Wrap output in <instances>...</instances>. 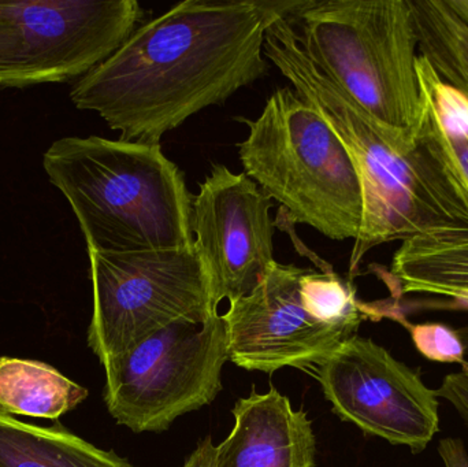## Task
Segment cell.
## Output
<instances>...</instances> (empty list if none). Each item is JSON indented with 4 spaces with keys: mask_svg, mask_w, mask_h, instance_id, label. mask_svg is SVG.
I'll use <instances>...</instances> for the list:
<instances>
[{
    "mask_svg": "<svg viewBox=\"0 0 468 467\" xmlns=\"http://www.w3.org/2000/svg\"><path fill=\"white\" fill-rule=\"evenodd\" d=\"M459 334H461L462 340H463L464 345L468 347V328L459 329Z\"/></svg>",
    "mask_w": 468,
    "mask_h": 467,
    "instance_id": "cell-24",
    "label": "cell"
},
{
    "mask_svg": "<svg viewBox=\"0 0 468 467\" xmlns=\"http://www.w3.org/2000/svg\"><path fill=\"white\" fill-rule=\"evenodd\" d=\"M436 391L439 399L447 400L468 425V362L456 373L445 376Z\"/></svg>",
    "mask_w": 468,
    "mask_h": 467,
    "instance_id": "cell-19",
    "label": "cell"
},
{
    "mask_svg": "<svg viewBox=\"0 0 468 467\" xmlns=\"http://www.w3.org/2000/svg\"><path fill=\"white\" fill-rule=\"evenodd\" d=\"M184 467H216V446L210 436L197 444Z\"/></svg>",
    "mask_w": 468,
    "mask_h": 467,
    "instance_id": "cell-22",
    "label": "cell"
},
{
    "mask_svg": "<svg viewBox=\"0 0 468 467\" xmlns=\"http://www.w3.org/2000/svg\"><path fill=\"white\" fill-rule=\"evenodd\" d=\"M43 167L70 203L87 249L136 252L194 246V196L161 144L65 137L46 151Z\"/></svg>",
    "mask_w": 468,
    "mask_h": 467,
    "instance_id": "cell-3",
    "label": "cell"
},
{
    "mask_svg": "<svg viewBox=\"0 0 468 467\" xmlns=\"http://www.w3.org/2000/svg\"><path fill=\"white\" fill-rule=\"evenodd\" d=\"M445 299H447V301L437 299V301L409 302L407 306H410V310H414L415 307H418V309H439L452 310V312H468V292L455 293V295Z\"/></svg>",
    "mask_w": 468,
    "mask_h": 467,
    "instance_id": "cell-21",
    "label": "cell"
},
{
    "mask_svg": "<svg viewBox=\"0 0 468 467\" xmlns=\"http://www.w3.org/2000/svg\"><path fill=\"white\" fill-rule=\"evenodd\" d=\"M293 0H186L140 25L70 99L125 142L161 144L192 115L222 106L270 73L264 37Z\"/></svg>",
    "mask_w": 468,
    "mask_h": 467,
    "instance_id": "cell-1",
    "label": "cell"
},
{
    "mask_svg": "<svg viewBox=\"0 0 468 467\" xmlns=\"http://www.w3.org/2000/svg\"><path fill=\"white\" fill-rule=\"evenodd\" d=\"M439 454L444 467H468V452L461 439L447 438L440 440Z\"/></svg>",
    "mask_w": 468,
    "mask_h": 467,
    "instance_id": "cell-20",
    "label": "cell"
},
{
    "mask_svg": "<svg viewBox=\"0 0 468 467\" xmlns=\"http://www.w3.org/2000/svg\"><path fill=\"white\" fill-rule=\"evenodd\" d=\"M388 276L395 301L409 293L450 298L468 292V229L407 239L396 251Z\"/></svg>",
    "mask_w": 468,
    "mask_h": 467,
    "instance_id": "cell-14",
    "label": "cell"
},
{
    "mask_svg": "<svg viewBox=\"0 0 468 467\" xmlns=\"http://www.w3.org/2000/svg\"><path fill=\"white\" fill-rule=\"evenodd\" d=\"M244 173L294 224L327 239L356 241L365 217L362 177L351 151L324 115L293 88L275 90L255 120L237 117Z\"/></svg>",
    "mask_w": 468,
    "mask_h": 467,
    "instance_id": "cell-4",
    "label": "cell"
},
{
    "mask_svg": "<svg viewBox=\"0 0 468 467\" xmlns=\"http://www.w3.org/2000/svg\"><path fill=\"white\" fill-rule=\"evenodd\" d=\"M0 467H134L60 425L36 427L0 411Z\"/></svg>",
    "mask_w": 468,
    "mask_h": 467,
    "instance_id": "cell-15",
    "label": "cell"
},
{
    "mask_svg": "<svg viewBox=\"0 0 468 467\" xmlns=\"http://www.w3.org/2000/svg\"><path fill=\"white\" fill-rule=\"evenodd\" d=\"M228 356L222 315L177 321L104 362L110 416L134 433H161L216 400Z\"/></svg>",
    "mask_w": 468,
    "mask_h": 467,
    "instance_id": "cell-6",
    "label": "cell"
},
{
    "mask_svg": "<svg viewBox=\"0 0 468 467\" xmlns=\"http://www.w3.org/2000/svg\"><path fill=\"white\" fill-rule=\"evenodd\" d=\"M271 199L245 173L216 164L192 199L195 249L214 303L250 295L274 260Z\"/></svg>",
    "mask_w": 468,
    "mask_h": 467,
    "instance_id": "cell-10",
    "label": "cell"
},
{
    "mask_svg": "<svg viewBox=\"0 0 468 467\" xmlns=\"http://www.w3.org/2000/svg\"><path fill=\"white\" fill-rule=\"evenodd\" d=\"M288 21L329 81L382 125L415 133L422 101L410 0H297Z\"/></svg>",
    "mask_w": 468,
    "mask_h": 467,
    "instance_id": "cell-5",
    "label": "cell"
},
{
    "mask_svg": "<svg viewBox=\"0 0 468 467\" xmlns=\"http://www.w3.org/2000/svg\"><path fill=\"white\" fill-rule=\"evenodd\" d=\"M137 0H0V85L81 80L144 18Z\"/></svg>",
    "mask_w": 468,
    "mask_h": 467,
    "instance_id": "cell-8",
    "label": "cell"
},
{
    "mask_svg": "<svg viewBox=\"0 0 468 467\" xmlns=\"http://www.w3.org/2000/svg\"><path fill=\"white\" fill-rule=\"evenodd\" d=\"M316 378L335 413L366 435L420 454L440 430L436 391L374 340L355 334L319 365Z\"/></svg>",
    "mask_w": 468,
    "mask_h": 467,
    "instance_id": "cell-9",
    "label": "cell"
},
{
    "mask_svg": "<svg viewBox=\"0 0 468 467\" xmlns=\"http://www.w3.org/2000/svg\"><path fill=\"white\" fill-rule=\"evenodd\" d=\"M448 7L468 27V0H445Z\"/></svg>",
    "mask_w": 468,
    "mask_h": 467,
    "instance_id": "cell-23",
    "label": "cell"
},
{
    "mask_svg": "<svg viewBox=\"0 0 468 467\" xmlns=\"http://www.w3.org/2000/svg\"><path fill=\"white\" fill-rule=\"evenodd\" d=\"M379 317H388L401 324L409 331L410 337L420 356L429 361L441 364H467L464 359L466 345L458 331L441 323L412 324L406 314L398 312H382Z\"/></svg>",
    "mask_w": 468,
    "mask_h": 467,
    "instance_id": "cell-18",
    "label": "cell"
},
{
    "mask_svg": "<svg viewBox=\"0 0 468 467\" xmlns=\"http://www.w3.org/2000/svg\"><path fill=\"white\" fill-rule=\"evenodd\" d=\"M88 398V389L44 362L0 356V411L58 419Z\"/></svg>",
    "mask_w": 468,
    "mask_h": 467,
    "instance_id": "cell-16",
    "label": "cell"
},
{
    "mask_svg": "<svg viewBox=\"0 0 468 467\" xmlns=\"http://www.w3.org/2000/svg\"><path fill=\"white\" fill-rule=\"evenodd\" d=\"M87 249L93 290L88 345L101 365L170 324H203L218 315L195 244L136 252Z\"/></svg>",
    "mask_w": 468,
    "mask_h": 467,
    "instance_id": "cell-7",
    "label": "cell"
},
{
    "mask_svg": "<svg viewBox=\"0 0 468 467\" xmlns=\"http://www.w3.org/2000/svg\"><path fill=\"white\" fill-rule=\"evenodd\" d=\"M264 55L293 90L335 128L351 151L365 191L362 232L349 260L354 274L370 249L425 233L468 229V206L415 133L374 120L305 57L286 16L270 25Z\"/></svg>",
    "mask_w": 468,
    "mask_h": 467,
    "instance_id": "cell-2",
    "label": "cell"
},
{
    "mask_svg": "<svg viewBox=\"0 0 468 467\" xmlns=\"http://www.w3.org/2000/svg\"><path fill=\"white\" fill-rule=\"evenodd\" d=\"M305 269L275 260L258 287L222 315L229 361L250 372L324 364L356 331L308 312L300 293Z\"/></svg>",
    "mask_w": 468,
    "mask_h": 467,
    "instance_id": "cell-11",
    "label": "cell"
},
{
    "mask_svg": "<svg viewBox=\"0 0 468 467\" xmlns=\"http://www.w3.org/2000/svg\"><path fill=\"white\" fill-rule=\"evenodd\" d=\"M418 51L448 84L468 99V27L445 0H410Z\"/></svg>",
    "mask_w": 468,
    "mask_h": 467,
    "instance_id": "cell-17",
    "label": "cell"
},
{
    "mask_svg": "<svg viewBox=\"0 0 468 467\" xmlns=\"http://www.w3.org/2000/svg\"><path fill=\"white\" fill-rule=\"evenodd\" d=\"M420 117L415 140L433 156L468 206V99L420 54Z\"/></svg>",
    "mask_w": 468,
    "mask_h": 467,
    "instance_id": "cell-13",
    "label": "cell"
},
{
    "mask_svg": "<svg viewBox=\"0 0 468 467\" xmlns=\"http://www.w3.org/2000/svg\"><path fill=\"white\" fill-rule=\"evenodd\" d=\"M233 417L232 432L216 447V467H315L313 424L277 389L239 399Z\"/></svg>",
    "mask_w": 468,
    "mask_h": 467,
    "instance_id": "cell-12",
    "label": "cell"
}]
</instances>
